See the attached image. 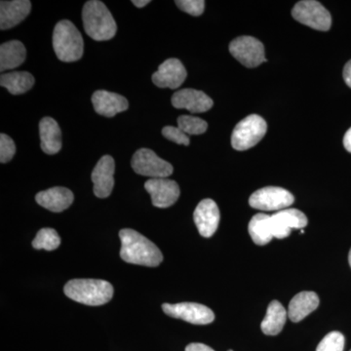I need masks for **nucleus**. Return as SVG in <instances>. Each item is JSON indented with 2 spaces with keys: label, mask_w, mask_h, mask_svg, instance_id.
I'll list each match as a JSON object with an SVG mask.
<instances>
[{
  "label": "nucleus",
  "mask_w": 351,
  "mask_h": 351,
  "mask_svg": "<svg viewBox=\"0 0 351 351\" xmlns=\"http://www.w3.org/2000/svg\"><path fill=\"white\" fill-rule=\"evenodd\" d=\"M121 240L120 257L124 262L144 267H158L163 261L161 251L151 240L130 228L119 232Z\"/></svg>",
  "instance_id": "nucleus-1"
},
{
  "label": "nucleus",
  "mask_w": 351,
  "mask_h": 351,
  "mask_svg": "<svg viewBox=\"0 0 351 351\" xmlns=\"http://www.w3.org/2000/svg\"><path fill=\"white\" fill-rule=\"evenodd\" d=\"M82 21L85 32L94 40H110L117 34V25L112 13L99 0H90L84 4Z\"/></svg>",
  "instance_id": "nucleus-2"
},
{
  "label": "nucleus",
  "mask_w": 351,
  "mask_h": 351,
  "mask_svg": "<svg viewBox=\"0 0 351 351\" xmlns=\"http://www.w3.org/2000/svg\"><path fill=\"white\" fill-rule=\"evenodd\" d=\"M69 299L86 306H103L113 297L112 284L101 279H73L64 288Z\"/></svg>",
  "instance_id": "nucleus-3"
},
{
  "label": "nucleus",
  "mask_w": 351,
  "mask_h": 351,
  "mask_svg": "<svg viewBox=\"0 0 351 351\" xmlns=\"http://www.w3.org/2000/svg\"><path fill=\"white\" fill-rule=\"evenodd\" d=\"M53 48L60 61L71 63L82 59L84 48L82 36L71 21H61L55 27Z\"/></svg>",
  "instance_id": "nucleus-4"
},
{
  "label": "nucleus",
  "mask_w": 351,
  "mask_h": 351,
  "mask_svg": "<svg viewBox=\"0 0 351 351\" xmlns=\"http://www.w3.org/2000/svg\"><path fill=\"white\" fill-rule=\"evenodd\" d=\"M267 130V122L260 115L251 114L245 117L232 132L233 149L243 152L255 147L265 137Z\"/></svg>",
  "instance_id": "nucleus-5"
},
{
  "label": "nucleus",
  "mask_w": 351,
  "mask_h": 351,
  "mask_svg": "<svg viewBox=\"0 0 351 351\" xmlns=\"http://www.w3.org/2000/svg\"><path fill=\"white\" fill-rule=\"evenodd\" d=\"M292 16L301 24L317 31H329L332 25V17L329 11L315 0L298 2L293 8Z\"/></svg>",
  "instance_id": "nucleus-6"
},
{
  "label": "nucleus",
  "mask_w": 351,
  "mask_h": 351,
  "mask_svg": "<svg viewBox=\"0 0 351 351\" xmlns=\"http://www.w3.org/2000/svg\"><path fill=\"white\" fill-rule=\"evenodd\" d=\"M132 168L137 174L151 177L152 179H164L173 174L174 168L167 161L156 156L149 149H141L135 152L131 161Z\"/></svg>",
  "instance_id": "nucleus-7"
},
{
  "label": "nucleus",
  "mask_w": 351,
  "mask_h": 351,
  "mask_svg": "<svg viewBox=\"0 0 351 351\" xmlns=\"http://www.w3.org/2000/svg\"><path fill=\"white\" fill-rule=\"evenodd\" d=\"M290 191L278 186H267L258 189L249 198V205L262 211H282L294 203Z\"/></svg>",
  "instance_id": "nucleus-8"
},
{
  "label": "nucleus",
  "mask_w": 351,
  "mask_h": 351,
  "mask_svg": "<svg viewBox=\"0 0 351 351\" xmlns=\"http://www.w3.org/2000/svg\"><path fill=\"white\" fill-rule=\"evenodd\" d=\"M230 52L247 68H256L267 62L263 43L252 36H239L233 39L230 44Z\"/></svg>",
  "instance_id": "nucleus-9"
},
{
  "label": "nucleus",
  "mask_w": 351,
  "mask_h": 351,
  "mask_svg": "<svg viewBox=\"0 0 351 351\" xmlns=\"http://www.w3.org/2000/svg\"><path fill=\"white\" fill-rule=\"evenodd\" d=\"M162 309L170 317L186 321L191 324L206 325L215 320V314L209 307L196 302L163 304Z\"/></svg>",
  "instance_id": "nucleus-10"
},
{
  "label": "nucleus",
  "mask_w": 351,
  "mask_h": 351,
  "mask_svg": "<svg viewBox=\"0 0 351 351\" xmlns=\"http://www.w3.org/2000/svg\"><path fill=\"white\" fill-rule=\"evenodd\" d=\"M145 189L152 196V202L157 208H168L174 205L180 197V188L172 180L149 179Z\"/></svg>",
  "instance_id": "nucleus-11"
},
{
  "label": "nucleus",
  "mask_w": 351,
  "mask_h": 351,
  "mask_svg": "<svg viewBox=\"0 0 351 351\" xmlns=\"http://www.w3.org/2000/svg\"><path fill=\"white\" fill-rule=\"evenodd\" d=\"M114 159L110 156H104L96 164L91 179L97 197L107 198L110 195L114 186Z\"/></svg>",
  "instance_id": "nucleus-12"
},
{
  "label": "nucleus",
  "mask_w": 351,
  "mask_h": 351,
  "mask_svg": "<svg viewBox=\"0 0 351 351\" xmlns=\"http://www.w3.org/2000/svg\"><path fill=\"white\" fill-rule=\"evenodd\" d=\"M219 218L221 216L218 205L209 198L201 201L193 213V219L198 232L206 239L213 237L214 233L218 230Z\"/></svg>",
  "instance_id": "nucleus-13"
},
{
  "label": "nucleus",
  "mask_w": 351,
  "mask_h": 351,
  "mask_svg": "<svg viewBox=\"0 0 351 351\" xmlns=\"http://www.w3.org/2000/svg\"><path fill=\"white\" fill-rule=\"evenodd\" d=\"M186 78V71L182 62L178 59H168L152 75V82L159 88L177 89L184 82Z\"/></svg>",
  "instance_id": "nucleus-14"
},
{
  "label": "nucleus",
  "mask_w": 351,
  "mask_h": 351,
  "mask_svg": "<svg viewBox=\"0 0 351 351\" xmlns=\"http://www.w3.org/2000/svg\"><path fill=\"white\" fill-rule=\"evenodd\" d=\"M172 105L176 108H186L193 113H201L208 112L214 103L204 92L186 88L173 95Z\"/></svg>",
  "instance_id": "nucleus-15"
},
{
  "label": "nucleus",
  "mask_w": 351,
  "mask_h": 351,
  "mask_svg": "<svg viewBox=\"0 0 351 351\" xmlns=\"http://www.w3.org/2000/svg\"><path fill=\"white\" fill-rule=\"evenodd\" d=\"M92 103L95 112L106 117H112L117 113L125 112L129 103L125 97L121 95L99 90L92 96Z\"/></svg>",
  "instance_id": "nucleus-16"
},
{
  "label": "nucleus",
  "mask_w": 351,
  "mask_h": 351,
  "mask_svg": "<svg viewBox=\"0 0 351 351\" xmlns=\"http://www.w3.org/2000/svg\"><path fill=\"white\" fill-rule=\"evenodd\" d=\"M75 196L71 189L63 186H55V188L40 191L36 196V202L40 206L49 210L54 213H60L68 209L73 204Z\"/></svg>",
  "instance_id": "nucleus-17"
},
{
  "label": "nucleus",
  "mask_w": 351,
  "mask_h": 351,
  "mask_svg": "<svg viewBox=\"0 0 351 351\" xmlns=\"http://www.w3.org/2000/svg\"><path fill=\"white\" fill-rule=\"evenodd\" d=\"M31 10L32 2L29 0L0 2V29L4 31L19 25Z\"/></svg>",
  "instance_id": "nucleus-18"
},
{
  "label": "nucleus",
  "mask_w": 351,
  "mask_h": 351,
  "mask_svg": "<svg viewBox=\"0 0 351 351\" xmlns=\"http://www.w3.org/2000/svg\"><path fill=\"white\" fill-rule=\"evenodd\" d=\"M319 306V298L314 292L299 293L291 300L289 304L288 317L292 322L298 323L311 313H313Z\"/></svg>",
  "instance_id": "nucleus-19"
},
{
  "label": "nucleus",
  "mask_w": 351,
  "mask_h": 351,
  "mask_svg": "<svg viewBox=\"0 0 351 351\" xmlns=\"http://www.w3.org/2000/svg\"><path fill=\"white\" fill-rule=\"evenodd\" d=\"M41 149L47 154H56L62 149V132L56 120L44 117L39 123Z\"/></svg>",
  "instance_id": "nucleus-20"
},
{
  "label": "nucleus",
  "mask_w": 351,
  "mask_h": 351,
  "mask_svg": "<svg viewBox=\"0 0 351 351\" xmlns=\"http://www.w3.org/2000/svg\"><path fill=\"white\" fill-rule=\"evenodd\" d=\"M27 51L24 44L18 40L8 41L0 46V71L18 68L24 63Z\"/></svg>",
  "instance_id": "nucleus-21"
},
{
  "label": "nucleus",
  "mask_w": 351,
  "mask_h": 351,
  "mask_svg": "<svg viewBox=\"0 0 351 351\" xmlns=\"http://www.w3.org/2000/svg\"><path fill=\"white\" fill-rule=\"evenodd\" d=\"M288 317V311L280 302L272 301L267 307V314L261 328L267 336H276L282 331Z\"/></svg>",
  "instance_id": "nucleus-22"
},
{
  "label": "nucleus",
  "mask_w": 351,
  "mask_h": 351,
  "mask_svg": "<svg viewBox=\"0 0 351 351\" xmlns=\"http://www.w3.org/2000/svg\"><path fill=\"white\" fill-rule=\"evenodd\" d=\"M34 76L27 71H12L4 73L0 77V85L6 88L9 93L12 95L24 94L34 86Z\"/></svg>",
  "instance_id": "nucleus-23"
},
{
  "label": "nucleus",
  "mask_w": 351,
  "mask_h": 351,
  "mask_svg": "<svg viewBox=\"0 0 351 351\" xmlns=\"http://www.w3.org/2000/svg\"><path fill=\"white\" fill-rule=\"evenodd\" d=\"M269 215L260 213L255 215L249 223V234L258 246L269 244L274 239L269 230Z\"/></svg>",
  "instance_id": "nucleus-24"
},
{
  "label": "nucleus",
  "mask_w": 351,
  "mask_h": 351,
  "mask_svg": "<svg viewBox=\"0 0 351 351\" xmlns=\"http://www.w3.org/2000/svg\"><path fill=\"white\" fill-rule=\"evenodd\" d=\"M274 216L291 230L292 228L302 230L308 223L306 215L297 209H284L274 214Z\"/></svg>",
  "instance_id": "nucleus-25"
},
{
  "label": "nucleus",
  "mask_w": 351,
  "mask_h": 351,
  "mask_svg": "<svg viewBox=\"0 0 351 351\" xmlns=\"http://www.w3.org/2000/svg\"><path fill=\"white\" fill-rule=\"evenodd\" d=\"M61 244V239L56 230L53 228H43L39 230L36 239L32 241V247L36 250H56Z\"/></svg>",
  "instance_id": "nucleus-26"
},
{
  "label": "nucleus",
  "mask_w": 351,
  "mask_h": 351,
  "mask_svg": "<svg viewBox=\"0 0 351 351\" xmlns=\"http://www.w3.org/2000/svg\"><path fill=\"white\" fill-rule=\"evenodd\" d=\"M178 127L186 135H201L207 131L208 124L199 117L182 115L178 119Z\"/></svg>",
  "instance_id": "nucleus-27"
},
{
  "label": "nucleus",
  "mask_w": 351,
  "mask_h": 351,
  "mask_svg": "<svg viewBox=\"0 0 351 351\" xmlns=\"http://www.w3.org/2000/svg\"><path fill=\"white\" fill-rule=\"evenodd\" d=\"M345 337L341 332H331L320 341L316 351H343Z\"/></svg>",
  "instance_id": "nucleus-28"
},
{
  "label": "nucleus",
  "mask_w": 351,
  "mask_h": 351,
  "mask_svg": "<svg viewBox=\"0 0 351 351\" xmlns=\"http://www.w3.org/2000/svg\"><path fill=\"white\" fill-rule=\"evenodd\" d=\"M16 145L12 138L5 134L0 135V162L7 163L15 156Z\"/></svg>",
  "instance_id": "nucleus-29"
},
{
  "label": "nucleus",
  "mask_w": 351,
  "mask_h": 351,
  "mask_svg": "<svg viewBox=\"0 0 351 351\" xmlns=\"http://www.w3.org/2000/svg\"><path fill=\"white\" fill-rule=\"evenodd\" d=\"M175 3L181 10L191 16H200L204 12L205 1L203 0H178Z\"/></svg>",
  "instance_id": "nucleus-30"
},
{
  "label": "nucleus",
  "mask_w": 351,
  "mask_h": 351,
  "mask_svg": "<svg viewBox=\"0 0 351 351\" xmlns=\"http://www.w3.org/2000/svg\"><path fill=\"white\" fill-rule=\"evenodd\" d=\"M162 135L167 140L172 141L178 145H189V138L184 131L181 130L179 127L166 126L162 129Z\"/></svg>",
  "instance_id": "nucleus-31"
},
{
  "label": "nucleus",
  "mask_w": 351,
  "mask_h": 351,
  "mask_svg": "<svg viewBox=\"0 0 351 351\" xmlns=\"http://www.w3.org/2000/svg\"><path fill=\"white\" fill-rule=\"evenodd\" d=\"M269 230L272 237L278 239H286L291 233V230L283 226L274 215L269 218Z\"/></svg>",
  "instance_id": "nucleus-32"
},
{
  "label": "nucleus",
  "mask_w": 351,
  "mask_h": 351,
  "mask_svg": "<svg viewBox=\"0 0 351 351\" xmlns=\"http://www.w3.org/2000/svg\"><path fill=\"white\" fill-rule=\"evenodd\" d=\"M186 351H215L213 348H210L203 343H191L186 348Z\"/></svg>",
  "instance_id": "nucleus-33"
},
{
  "label": "nucleus",
  "mask_w": 351,
  "mask_h": 351,
  "mask_svg": "<svg viewBox=\"0 0 351 351\" xmlns=\"http://www.w3.org/2000/svg\"><path fill=\"white\" fill-rule=\"evenodd\" d=\"M343 80L348 87L351 88V60L346 63L345 69H343Z\"/></svg>",
  "instance_id": "nucleus-34"
},
{
  "label": "nucleus",
  "mask_w": 351,
  "mask_h": 351,
  "mask_svg": "<svg viewBox=\"0 0 351 351\" xmlns=\"http://www.w3.org/2000/svg\"><path fill=\"white\" fill-rule=\"evenodd\" d=\"M343 145H345L346 151L351 154V128L348 129L343 137Z\"/></svg>",
  "instance_id": "nucleus-35"
},
{
  "label": "nucleus",
  "mask_w": 351,
  "mask_h": 351,
  "mask_svg": "<svg viewBox=\"0 0 351 351\" xmlns=\"http://www.w3.org/2000/svg\"><path fill=\"white\" fill-rule=\"evenodd\" d=\"M132 3L136 7H138V8H143V7L147 6V4L151 3V1H149V0H133Z\"/></svg>",
  "instance_id": "nucleus-36"
},
{
  "label": "nucleus",
  "mask_w": 351,
  "mask_h": 351,
  "mask_svg": "<svg viewBox=\"0 0 351 351\" xmlns=\"http://www.w3.org/2000/svg\"><path fill=\"white\" fill-rule=\"evenodd\" d=\"M348 262H350V267H351V249H350V255H348Z\"/></svg>",
  "instance_id": "nucleus-37"
},
{
  "label": "nucleus",
  "mask_w": 351,
  "mask_h": 351,
  "mask_svg": "<svg viewBox=\"0 0 351 351\" xmlns=\"http://www.w3.org/2000/svg\"><path fill=\"white\" fill-rule=\"evenodd\" d=\"M228 351H233V350H228Z\"/></svg>",
  "instance_id": "nucleus-38"
},
{
  "label": "nucleus",
  "mask_w": 351,
  "mask_h": 351,
  "mask_svg": "<svg viewBox=\"0 0 351 351\" xmlns=\"http://www.w3.org/2000/svg\"><path fill=\"white\" fill-rule=\"evenodd\" d=\"M351 351V350H350Z\"/></svg>",
  "instance_id": "nucleus-39"
}]
</instances>
